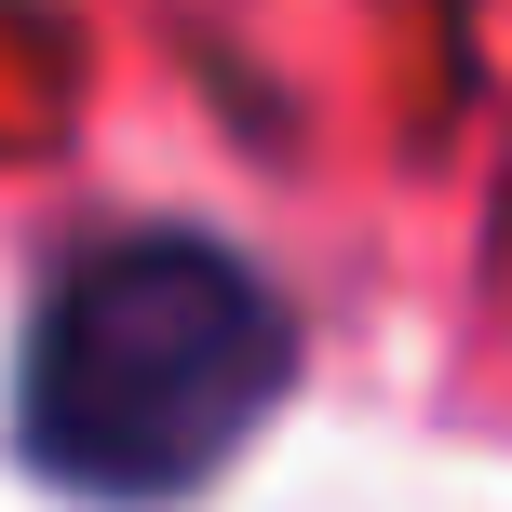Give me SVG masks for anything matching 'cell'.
Instances as JSON below:
<instances>
[{"label": "cell", "instance_id": "6da1fadb", "mask_svg": "<svg viewBox=\"0 0 512 512\" xmlns=\"http://www.w3.org/2000/svg\"><path fill=\"white\" fill-rule=\"evenodd\" d=\"M283 378H297V324L243 243L122 230L54 270L41 324H27L14 432H27V472H54L68 499L162 512L256 445Z\"/></svg>", "mask_w": 512, "mask_h": 512}]
</instances>
